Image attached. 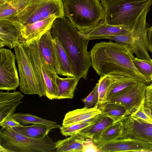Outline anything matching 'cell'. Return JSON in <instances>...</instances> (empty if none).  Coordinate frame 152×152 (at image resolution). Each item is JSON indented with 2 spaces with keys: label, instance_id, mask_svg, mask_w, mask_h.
<instances>
[{
  "label": "cell",
  "instance_id": "obj_1",
  "mask_svg": "<svg viewBox=\"0 0 152 152\" xmlns=\"http://www.w3.org/2000/svg\"><path fill=\"white\" fill-rule=\"evenodd\" d=\"M90 52L91 66L100 77L116 74L150 83L133 62L134 53L127 45L111 41L96 43Z\"/></svg>",
  "mask_w": 152,
  "mask_h": 152
},
{
  "label": "cell",
  "instance_id": "obj_2",
  "mask_svg": "<svg viewBox=\"0 0 152 152\" xmlns=\"http://www.w3.org/2000/svg\"><path fill=\"white\" fill-rule=\"evenodd\" d=\"M53 37H56L67 53L75 76L86 79L91 66L90 52L87 50L89 40L65 16L56 18L50 29Z\"/></svg>",
  "mask_w": 152,
  "mask_h": 152
},
{
  "label": "cell",
  "instance_id": "obj_3",
  "mask_svg": "<svg viewBox=\"0 0 152 152\" xmlns=\"http://www.w3.org/2000/svg\"><path fill=\"white\" fill-rule=\"evenodd\" d=\"M62 0L65 16L79 31L94 27L104 19L100 0Z\"/></svg>",
  "mask_w": 152,
  "mask_h": 152
},
{
  "label": "cell",
  "instance_id": "obj_4",
  "mask_svg": "<svg viewBox=\"0 0 152 152\" xmlns=\"http://www.w3.org/2000/svg\"><path fill=\"white\" fill-rule=\"evenodd\" d=\"M52 15L57 18L65 16L62 0H28L22 9L6 20L22 28Z\"/></svg>",
  "mask_w": 152,
  "mask_h": 152
},
{
  "label": "cell",
  "instance_id": "obj_5",
  "mask_svg": "<svg viewBox=\"0 0 152 152\" xmlns=\"http://www.w3.org/2000/svg\"><path fill=\"white\" fill-rule=\"evenodd\" d=\"M0 145L8 152H53L55 151V143L47 134L35 139L27 137L12 128L1 127Z\"/></svg>",
  "mask_w": 152,
  "mask_h": 152
},
{
  "label": "cell",
  "instance_id": "obj_6",
  "mask_svg": "<svg viewBox=\"0 0 152 152\" xmlns=\"http://www.w3.org/2000/svg\"><path fill=\"white\" fill-rule=\"evenodd\" d=\"M151 7L145 10L134 25L127 33L109 36L104 39L113 40L126 45L132 50L137 58L151 61L148 52V32L150 25L146 22L148 13Z\"/></svg>",
  "mask_w": 152,
  "mask_h": 152
},
{
  "label": "cell",
  "instance_id": "obj_7",
  "mask_svg": "<svg viewBox=\"0 0 152 152\" xmlns=\"http://www.w3.org/2000/svg\"><path fill=\"white\" fill-rule=\"evenodd\" d=\"M152 5V0H126L105 10L104 21L114 26L131 28L145 9Z\"/></svg>",
  "mask_w": 152,
  "mask_h": 152
},
{
  "label": "cell",
  "instance_id": "obj_8",
  "mask_svg": "<svg viewBox=\"0 0 152 152\" xmlns=\"http://www.w3.org/2000/svg\"><path fill=\"white\" fill-rule=\"evenodd\" d=\"M19 76V89L26 94H37L42 97L29 57L22 42L14 48Z\"/></svg>",
  "mask_w": 152,
  "mask_h": 152
},
{
  "label": "cell",
  "instance_id": "obj_9",
  "mask_svg": "<svg viewBox=\"0 0 152 152\" xmlns=\"http://www.w3.org/2000/svg\"><path fill=\"white\" fill-rule=\"evenodd\" d=\"M15 56L9 49H0V89L15 91L20 81L15 66Z\"/></svg>",
  "mask_w": 152,
  "mask_h": 152
},
{
  "label": "cell",
  "instance_id": "obj_10",
  "mask_svg": "<svg viewBox=\"0 0 152 152\" xmlns=\"http://www.w3.org/2000/svg\"><path fill=\"white\" fill-rule=\"evenodd\" d=\"M147 85L138 82L109 98L107 102L124 107L130 115L138 107L145 99Z\"/></svg>",
  "mask_w": 152,
  "mask_h": 152
},
{
  "label": "cell",
  "instance_id": "obj_11",
  "mask_svg": "<svg viewBox=\"0 0 152 152\" xmlns=\"http://www.w3.org/2000/svg\"><path fill=\"white\" fill-rule=\"evenodd\" d=\"M122 121L120 138L138 139L152 144V124L130 115Z\"/></svg>",
  "mask_w": 152,
  "mask_h": 152
},
{
  "label": "cell",
  "instance_id": "obj_12",
  "mask_svg": "<svg viewBox=\"0 0 152 152\" xmlns=\"http://www.w3.org/2000/svg\"><path fill=\"white\" fill-rule=\"evenodd\" d=\"M96 147L100 152H152V144L136 139L119 138Z\"/></svg>",
  "mask_w": 152,
  "mask_h": 152
},
{
  "label": "cell",
  "instance_id": "obj_13",
  "mask_svg": "<svg viewBox=\"0 0 152 152\" xmlns=\"http://www.w3.org/2000/svg\"><path fill=\"white\" fill-rule=\"evenodd\" d=\"M28 42H22L29 57L42 96H45V86L40 59L39 43L40 38Z\"/></svg>",
  "mask_w": 152,
  "mask_h": 152
},
{
  "label": "cell",
  "instance_id": "obj_14",
  "mask_svg": "<svg viewBox=\"0 0 152 152\" xmlns=\"http://www.w3.org/2000/svg\"><path fill=\"white\" fill-rule=\"evenodd\" d=\"M131 28L124 26L110 25L103 20L94 27L79 31L81 34L89 40L104 39L109 36L125 34Z\"/></svg>",
  "mask_w": 152,
  "mask_h": 152
},
{
  "label": "cell",
  "instance_id": "obj_15",
  "mask_svg": "<svg viewBox=\"0 0 152 152\" xmlns=\"http://www.w3.org/2000/svg\"><path fill=\"white\" fill-rule=\"evenodd\" d=\"M21 29V27L10 21L0 20V49L4 46L14 48L18 43L24 40Z\"/></svg>",
  "mask_w": 152,
  "mask_h": 152
},
{
  "label": "cell",
  "instance_id": "obj_16",
  "mask_svg": "<svg viewBox=\"0 0 152 152\" xmlns=\"http://www.w3.org/2000/svg\"><path fill=\"white\" fill-rule=\"evenodd\" d=\"M24 96L18 91L0 92V123L12 116Z\"/></svg>",
  "mask_w": 152,
  "mask_h": 152
},
{
  "label": "cell",
  "instance_id": "obj_17",
  "mask_svg": "<svg viewBox=\"0 0 152 152\" xmlns=\"http://www.w3.org/2000/svg\"><path fill=\"white\" fill-rule=\"evenodd\" d=\"M56 18L55 16L52 15L43 20L23 26L21 32L23 39L29 42L41 37L50 29Z\"/></svg>",
  "mask_w": 152,
  "mask_h": 152
},
{
  "label": "cell",
  "instance_id": "obj_18",
  "mask_svg": "<svg viewBox=\"0 0 152 152\" xmlns=\"http://www.w3.org/2000/svg\"><path fill=\"white\" fill-rule=\"evenodd\" d=\"M40 55L54 68L57 74L59 68L55 50L54 40L50 30L47 31L40 38L39 43Z\"/></svg>",
  "mask_w": 152,
  "mask_h": 152
},
{
  "label": "cell",
  "instance_id": "obj_19",
  "mask_svg": "<svg viewBox=\"0 0 152 152\" xmlns=\"http://www.w3.org/2000/svg\"><path fill=\"white\" fill-rule=\"evenodd\" d=\"M89 138L78 133L55 142V151L57 152H83Z\"/></svg>",
  "mask_w": 152,
  "mask_h": 152
},
{
  "label": "cell",
  "instance_id": "obj_20",
  "mask_svg": "<svg viewBox=\"0 0 152 152\" xmlns=\"http://www.w3.org/2000/svg\"><path fill=\"white\" fill-rule=\"evenodd\" d=\"M40 55L42 70L45 86V96L49 99H56L57 91L56 77L53 67Z\"/></svg>",
  "mask_w": 152,
  "mask_h": 152
},
{
  "label": "cell",
  "instance_id": "obj_21",
  "mask_svg": "<svg viewBox=\"0 0 152 152\" xmlns=\"http://www.w3.org/2000/svg\"><path fill=\"white\" fill-rule=\"evenodd\" d=\"M101 113L97 105L91 108L84 107L67 113L63 120L62 126H68L79 123Z\"/></svg>",
  "mask_w": 152,
  "mask_h": 152
},
{
  "label": "cell",
  "instance_id": "obj_22",
  "mask_svg": "<svg viewBox=\"0 0 152 152\" xmlns=\"http://www.w3.org/2000/svg\"><path fill=\"white\" fill-rule=\"evenodd\" d=\"M80 79L75 76L63 78L56 77L57 91L56 99H72Z\"/></svg>",
  "mask_w": 152,
  "mask_h": 152
},
{
  "label": "cell",
  "instance_id": "obj_23",
  "mask_svg": "<svg viewBox=\"0 0 152 152\" xmlns=\"http://www.w3.org/2000/svg\"><path fill=\"white\" fill-rule=\"evenodd\" d=\"M57 62L59 68L58 75L68 77L75 76L69 59L56 37L53 38Z\"/></svg>",
  "mask_w": 152,
  "mask_h": 152
},
{
  "label": "cell",
  "instance_id": "obj_24",
  "mask_svg": "<svg viewBox=\"0 0 152 152\" xmlns=\"http://www.w3.org/2000/svg\"><path fill=\"white\" fill-rule=\"evenodd\" d=\"M114 122L112 118L101 113L98 115L92 124L82 129L78 133L92 139Z\"/></svg>",
  "mask_w": 152,
  "mask_h": 152
},
{
  "label": "cell",
  "instance_id": "obj_25",
  "mask_svg": "<svg viewBox=\"0 0 152 152\" xmlns=\"http://www.w3.org/2000/svg\"><path fill=\"white\" fill-rule=\"evenodd\" d=\"M124 118L114 122L100 134L94 137L91 139L93 144L96 146L120 138L123 126L122 121Z\"/></svg>",
  "mask_w": 152,
  "mask_h": 152
},
{
  "label": "cell",
  "instance_id": "obj_26",
  "mask_svg": "<svg viewBox=\"0 0 152 152\" xmlns=\"http://www.w3.org/2000/svg\"><path fill=\"white\" fill-rule=\"evenodd\" d=\"M108 75L111 82L107 93V100L118 92L138 82L132 78L122 75L113 74Z\"/></svg>",
  "mask_w": 152,
  "mask_h": 152
},
{
  "label": "cell",
  "instance_id": "obj_27",
  "mask_svg": "<svg viewBox=\"0 0 152 152\" xmlns=\"http://www.w3.org/2000/svg\"><path fill=\"white\" fill-rule=\"evenodd\" d=\"M98 108L103 115L110 117L115 122L130 115L124 107L114 103L107 102Z\"/></svg>",
  "mask_w": 152,
  "mask_h": 152
},
{
  "label": "cell",
  "instance_id": "obj_28",
  "mask_svg": "<svg viewBox=\"0 0 152 152\" xmlns=\"http://www.w3.org/2000/svg\"><path fill=\"white\" fill-rule=\"evenodd\" d=\"M12 128L22 134L35 139L43 138L48 134L51 130L46 126L39 124H33L29 126L21 125Z\"/></svg>",
  "mask_w": 152,
  "mask_h": 152
},
{
  "label": "cell",
  "instance_id": "obj_29",
  "mask_svg": "<svg viewBox=\"0 0 152 152\" xmlns=\"http://www.w3.org/2000/svg\"><path fill=\"white\" fill-rule=\"evenodd\" d=\"M12 117L22 125L30 124H39L47 126L51 129L60 128V125L57 122L42 118L30 114L21 113H13Z\"/></svg>",
  "mask_w": 152,
  "mask_h": 152
},
{
  "label": "cell",
  "instance_id": "obj_30",
  "mask_svg": "<svg viewBox=\"0 0 152 152\" xmlns=\"http://www.w3.org/2000/svg\"><path fill=\"white\" fill-rule=\"evenodd\" d=\"M28 0H18L9 2L0 3V20H6L22 9Z\"/></svg>",
  "mask_w": 152,
  "mask_h": 152
},
{
  "label": "cell",
  "instance_id": "obj_31",
  "mask_svg": "<svg viewBox=\"0 0 152 152\" xmlns=\"http://www.w3.org/2000/svg\"><path fill=\"white\" fill-rule=\"evenodd\" d=\"M133 62L138 71L151 84L152 82V60L149 61L134 57Z\"/></svg>",
  "mask_w": 152,
  "mask_h": 152
},
{
  "label": "cell",
  "instance_id": "obj_32",
  "mask_svg": "<svg viewBox=\"0 0 152 152\" xmlns=\"http://www.w3.org/2000/svg\"><path fill=\"white\" fill-rule=\"evenodd\" d=\"M111 82L108 75L100 77L98 83L99 100L97 105L98 108L107 102V93Z\"/></svg>",
  "mask_w": 152,
  "mask_h": 152
},
{
  "label": "cell",
  "instance_id": "obj_33",
  "mask_svg": "<svg viewBox=\"0 0 152 152\" xmlns=\"http://www.w3.org/2000/svg\"><path fill=\"white\" fill-rule=\"evenodd\" d=\"M130 115L152 124V115L151 109L149 107L145 106V99L138 107Z\"/></svg>",
  "mask_w": 152,
  "mask_h": 152
},
{
  "label": "cell",
  "instance_id": "obj_34",
  "mask_svg": "<svg viewBox=\"0 0 152 152\" xmlns=\"http://www.w3.org/2000/svg\"><path fill=\"white\" fill-rule=\"evenodd\" d=\"M93 123L84 121L68 126H62L59 128L62 134L65 137L78 133L81 130L90 125Z\"/></svg>",
  "mask_w": 152,
  "mask_h": 152
},
{
  "label": "cell",
  "instance_id": "obj_35",
  "mask_svg": "<svg viewBox=\"0 0 152 152\" xmlns=\"http://www.w3.org/2000/svg\"><path fill=\"white\" fill-rule=\"evenodd\" d=\"M98 100V83H97L90 93L82 101L85 104L84 107L91 108L97 105Z\"/></svg>",
  "mask_w": 152,
  "mask_h": 152
},
{
  "label": "cell",
  "instance_id": "obj_36",
  "mask_svg": "<svg viewBox=\"0 0 152 152\" xmlns=\"http://www.w3.org/2000/svg\"><path fill=\"white\" fill-rule=\"evenodd\" d=\"M21 125L18 121L13 118L12 116L0 123V126L1 127L13 128Z\"/></svg>",
  "mask_w": 152,
  "mask_h": 152
},
{
  "label": "cell",
  "instance_id": "obj_37",
  "mask_svg": "<svg viewBox=\"0 0 152 152\" xmlns=\"http://www.w3.org/2000/svg\"><path fill=\"white\" fill-rule=\"evenodd\" d=\"M145 105L146 107L152 105V83L146 86L145 95Z\"/></svg>",
  "mask_w": 152,
  "mask_h": 152
},
{
  "label": "cell",
  "instance_id": "obj_38",
  "mask_svg": "<svg viewBox=\"0 0 152 152\" xmlns=\"http://www.w3.org/2000/svg\"><path fill=\"white\" fill-rule=\"evenodd\" d=\"M126 0H100L105 10L118 5Z\"/></svg>",
  "mask_w": 152,
  "mask_h": 152
},
{
  "label": "cell",
  "instance_id": "obj_39",
  "mask_svg": "<svg viewBox=\"0 0 152 152\" xmlns=\"http://www.w3.org/2000/svg\"><path fill=\"white\" fill-rule=\"evenodd\" d=\"M148 50L152 53V26L149 28L148 32Z\"/></svg>",
  "mask_w": 152,
  "mask_h": 152
},
{
  "label": "cell",
  "instance_id": "obj_40",
  "mask_svg": "<svg viewBox=\"0 0 152 152\" xmlns=\"http://www.w3.org/2000/svg\"><path fill=\"white\" fill-rule=\"evenodd\" d=\"M0 152H8V151L6 148L0 145Z\"/></svg>",
  "mask_w": 152,
  "mask_h": 152
},
{
  "label": "cell",
  "instance_id": "obj_41",
  "mask_svg": "<svg viewBox=\"0 0 152 152\" xmlns=\"http://www.w3.org/2000/svg\"><path fill=\"white\" fill-rule=\"evenodd\" d=\"M18 0H0V3L4 2H9L12 1H15Z\"/></svg>",
  "mask_w": 152,
  "mask_h": 152
},
{
  "label": "cell",
  "instance_id": "obj_42",
  "mask_svg": "<svg viewBox=\"0 0 152 152\" xmlns=\"http://www.w3.org/2000/svg\"><path fill=\"white\" fill-rule=\"evenodd\" d=\"M150 109H151V114L152 115V105L151 106H150L149 107Z\"/></svg>",
  "mask_w": 152,
  "mask_h": 152
}]
</instances>
